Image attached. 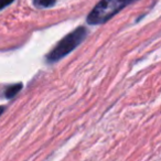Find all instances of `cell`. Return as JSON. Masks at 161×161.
Here are the masks:
<instances>
[{"instance_id": "cell-1", "label": "cell", "mask_w": 161, "mask_h": 161, "mask_svg": "<svg viewBox=\"0 0 161 161\" xmlns=\"http://www.w3.org/2000/svg\"><path fill=\"white\" fill-rule=\"evenodd\" d=\"M131 0H102L88 14L87 22L90 25H102L108 21L113 16L119 12Z\"/></svg>"}, {"instance_id": "cell-2", "label": "cell", "mask_w": 161, "mask_h": 161, "mask_svg": "<svg viewBox=\"0 0 161 161\" xmlns=\"http://www.w3.org/2000/svg\"><path fill=\"white\" fill-rule=\"evenodd\" d=\"M87 31L84 28L80 27L73 31L72 33H69V36H66L58 45L47 56V61L49 62H56V61L61 60L62 58H64L65 55L69 53L71 51H73L82 41L85 39Z\"/></svg>"}, {"instance_id": "cell-3", "label": "cell", "mask_w": 161, "mask_h": 161, "mask_svg": "<svg viewBox=\"0 0 161 161\" xmlns=\"http://www.w3.org/2000/svg\"><path fill=\"white\" fill-rule=\"evenodd\" d=\"M21 88H22V84H16V85L10 86L7 90V92H6V97L7 98H12V97L16 96L20 92Z\"/></svg>"}, {"instance_id": "cell-4", "label": "cell", "mask_w": 161, "mask_h": 161, "mask_svg": "<svg viewBox=\"0 0 161 161\" xmlns=\"http://www.w3.org/2000/svg\"><path fill=\"white\" fill-rule=\"evenodd\" d=\"M55 3V0H34V5L41 8H49Z\"/></svg>"}, {"instance_id": "cell-5", "label": "cell", "mask_w": 161, "mask_h": 161, "mask_svg": "<svg viewBox=\"0 0 161 161\" xmlns=\"http://www.w3.org/2000/svg\"><path fill=\"white\" fill-rule=\"evenodd\" d=\"M12 1L14 0H0V10L3 9V8L7 7V6H9L10 3H12Z\"/></svg>"}, {"instance_id": "cell-6", "label": "cell", "mask_w": 161, "mask_h": 161, "mask_svg": "<svg viewBox=\"0 0 161 161\" xmlns=\"http://www.w3.org/2000/svg\"><path fill=\"white\" fill-rule=\"evenodd\" d=\"M3 106H0V115L3 114Z\"/></svg>"}]
</instances>
